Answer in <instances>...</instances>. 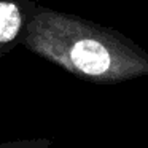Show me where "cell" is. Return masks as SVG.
Returning a JSON list of instances; mask_svg holds the SVG:
<instances>
[{"instance_id":"cell-1","label":"cell","mask_w":148,"mask_h":148,"mask_svg":"<svg viewBox=\"0 0 148 148\" xmlns=\"http://www.w3.org/2000/svg\"><path fill=\"white\" fill-rule=\"evenodd\" d=\"M23 46L94 84L148 77V53L118 29L43 5L27 27Z\"/></svg>"},{"instance_id":"cell-3","label":"cell","mask_w":148,"mask_h":148,"mask_svg":"<svg viewBox=\"0 0 148 148\" xmlns=\"http://www.w3.org/2000/svg\"><path fill=\"white\" fill-rule=\"evenodd\" d=\"M53 138L37 137V138H16V140L3 142L0 148H51Z\"/></svg>"},{"instance_id":"cell-2","label":"cell","mask_w":148,"mask_h":148,"mask_svg":"<svg viewBox=\"0 0 148 148\" xmlns=\"http://www.w3.org/2000/svg\"><path fill=\"white\" fill-rule=\"evenodd\" d=\"M38 7L34 0H0V61L19 45L23 46Z\"/></svg>"}]
</instances>
